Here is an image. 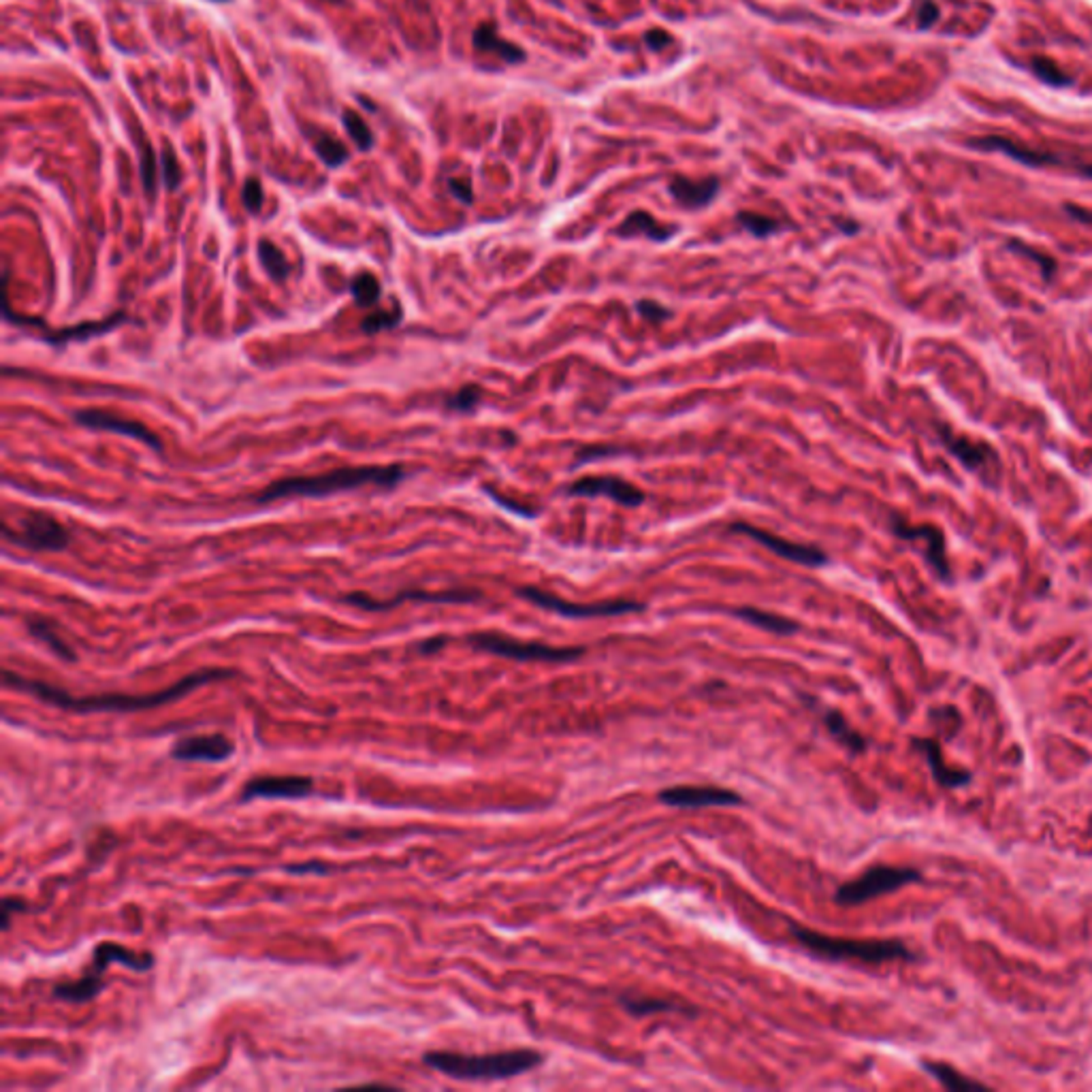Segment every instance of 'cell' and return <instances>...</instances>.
<instances>
[{
	"label": "cell",
	"mask_w": 1092,
	"mask_h": 1092,
	"mask_svg": "<svg viewBox=\"0 0 1092 1092\" xmlns=\"http://www.w3.org/2000/svg\"><path fill=\"white\" fill-rule=\"evenodd\" d=\"M717 193H719V179L717 178L690 179L679 175V178H675L670 182V194H672V199H675L681 207L687 209L706 207L709 203H713Z\"/></svg>",
	"instance_id": "18"
},
{
	"label": "cell",
	"mask_w": 1092,
	"mask_h": 1092,
	"mask_svg": "<svg viewBox=\"0 0 1092 1092\" xmlns=\"http://www.w3.org/2000/svg\"><path fill=\"white\" fill-rule=\"evenodd\" d=\"M570 495L579 497H608L619 506L636 508L644 502V493L617 476H585L568 486Z\"/></svg>",
	"instance_id": "16"
},
{
	"label": "cell",
	"mask_w": 1092,
	"mask_h": 1092,
	"mask_svg": "<svg viewBox=\"0 0 1092 1092\" xmlns=\"http://www.w3.org/2000/svg\"><path fill=\"white\" fill-rule=\"evenodd\" d=\"M73 416L75 423H79L81 427L95 429V431H114V434L126 435V438L139 439V442L147 444L150 448L156 450V453H160L162 450L158 435L154 434V431H150L143 423H139V421L118 416V414L107 412V410H77Z\"/></svg>",
	"instance_id": "13"
},
{
	"label": "cell",
	"mask_w": 1092,
	"mask_h": 1092,
	"mask_svg": "<svg viewBox=\"0 0 1092 1092\" xmlns=\"http://www.w3.org/2000/svg\"><path fill=\"white\" fill-rule=\"evenodd\" d=\"M160 165H162V179H165V186L169 190H175L182 182V167H179L178 154L173 150L169 143H165L162 147V156H160Z\"/></svg>",
	"instance_id": "35"
},
{
	"label": "cell",
	"mask_w": 1092,
	"mask_h": 1092,
	"mask_svg": "<svg viewBox=\"0 0 1092 1092\" xmlns=\"http://www.w3.org/2000/svg\"><path fill=\"white\" fill-rule=\"evenodd\" d=\"M792 936L800 947L817 958H826L832 962L856 960L867 964H881L894 960H915V954L909 947L894 939H843L824 932L811 931L805 926L792 924Z\"/></svg>",
	"instance_id": "4"
},
{
	"label": "cell",
	"mask_w": 1092,
	"mask_h": 1092,
	"mask_svg": "<svg viewBox=\"0 0 1092 1092\" xmlns=\"http://www.w3.org/2000/svg\"><path fill=\"white\" fill-rule=\"evenodd\" d=\"M478 402H481V388L476 384H467V387L459 388L455 395H450L446 399V406L455 412H470L478 406Z\"/></svg>",
	"instance_id": "37"
},
{
	"label": "cell",
	"mask_w": 1092,
	"mask_h": 1092,
	"mask_svg": "<svg viewBox=\"0 0 1092 1092\" xmlns=\"http://www.w3.org/2000/svg\"><path fill=\"white\" fill-rule=\"evenodd\" d=\"M448 188H450V193L455 194L457 199L461 201V203L470 205L472 201H474V194H472V186H470V182H466V179H457V178L448 179Z\"/></svg>",
	"instance_id": "43"
},
{
	"label": "cell",
	"mask_w": 1092,
	"mask_h": 1092,
	"mask_svg": "<svg viewBox=\"0 0 1092 1092\" xmlns=\"http://www.w3.org/2000/svg\"><path fill=\"white\" fill-rule=\"evenodd\" d=\"M5 536L11 542L20 544V546L28 551H37V553H41V551L58 553V551L67 549L68 542H71L67 527L60 525L53 517L41 513H32L21 518L20 529H16V532L5 527Z\"/></svg>",
	"instance_id": "9"
},
{
	"label": "cell",
	"mask_w": 1092,
	"mask_h": 1092,
	"mask_svg": "<svg viewBox=\"0 0 1092 1092\" xmlns=\"http://www.w3.org/2000/svg\"><path fill=\"white\" fill-rule=\"evenodd\" d=\"M139 171H142V182L147 197H156V156L154 150L147 143H142V154H139Z\"/></svg>",
	"instance_id": "34"
},
{
	"label": "cell",
	"mask_w": 1092,
	"mask_h": 1092,
	"mask_svg": "<svg viewBox=\"0 0 1092 1092\" xmlns=\"http://www.w3.org/2000/svg\"><path fill=\"white\" fill-rule=\"evenodd\" d=\"M518 596L527 602L536 604L544 611L557 612L561 617L568 619H596V617H617V615H630V612L644 611V604L632 600H611V602H593V604H576V602H565L561 597L546 593L536 587H523L518 589Z\"/></svg>",
	"instance_id": "8"
},
{
	"label": "cell",
	"mask_w": 1092,
	"mask_h": 1092,
	"mask_svg": "<svg viewBox=\"0 0 1092 1092\" xmlns=\"http://www.w3.org/2000/svg\"><path fill=\"white\" fill-rule=\"evenodd\" d=\"M737 220L742 229L749 230V233L755 237H769L779 230V222H777V220L762 214H753V211H738Z\"/></svg>",
	"instance_id": "33"
},
{
	"label": "cell",
	"mask_w": 1092,
	"mask_h": 1092,
	"mask_svg": "<svg viewBox=\"0 0 1092 1092\" xmlns=\"http://www.w3.org/2000/svg\"><path fill=\"white\" fill-rule=\"evenodd\" d=\"M894 533L900 536L904 540H924L926 542V560L931 561V565L936 570V574L941 579H947L950 576V565H947V557H946V540H943V533L939 532L932 525H918V527H909V525H904V523H894Z\"/></svg>",
	"instance_id": "17"
},
{
	"label": "cell",
	"mask_w": 1092,
	"mask_h": 1092,
	"mask_svg": "<svg viewBox=\"0 0 1092 1092\" xmlns=\"http://www.w3.org/2000/svg\"><path fill=\"white\" fill-rule=\"evenodd\" d=\"M26 627H28V632L37 638L39 643L45 644V647H48L53 655H58V658L64 659V662H77V655H75L73 647H71L68 643H64L63 638L58 636L56 627H53L52 623L48 621V619L30 617L26 621Z\"/></svg>",
	"instance_id": "27"
},
{
	"label": "cell",
	"mask_w": 1092,
	"mask_h": 1092,
	"mask_svg": "<svg viewBox=\"0 0 1092 1092\" xmlns=\"http://www.w3.org/2000/svg\"><path fill=\"white\" fill-rule=\"evenodd\" d=\"M922 1066H924L926 1071L931 1073V1076H935L936 1080L943 1084V1086L950 1088V1090L958 1092V1090H978V1088H983L982 1084L973 1082V1080H967V1077L960 1076L956 1069H951L950 1065H943V1062L926 1061V1062H922Z\"/></svg>",
	"instance_id": "30"
},
{
	"label": "cell",
	"mask_w": 1092,
	"mask_h": 1092,
	"mask_svg": "<svg viewBox=\"0 0 1092 1092\" xmlns=\"http://www.w3.org/2000/svg\"><path fill=\"white\" fill-rule=\"evenodd\" d=\"M470 647L482 653H491L497 658L514 659V662H544V664H565L585 655L583 647H553L544 643H527L517 638L504 636L495 632H478L467 636Z\"/></svg>",
	"instance_id": "6"
},
{
	"label": "cell",
	"mask_w": 1092,
	"mask_h": 1092,
	"mask_svg": "<svg viewBox=\"0 0 1092 1092\" xmlns=\"http://www.w3.org/2000/svg\"><path fill=\"white\" fill-rule=\"evenodd\" d=\"M399 320H402V314L399 312H376L369 314V316L363 320L361 327L365 333L371 335V333H380V331L384 329H391V327H395Z\"/></svg>",
	"instance_id": "39"
},
{
	"label": "cell",
	"mask_w": 1092,
	"mask_h": 1092,
	"mask_svg": "<svg viewBox=\"0 0 1092 1092\" xmlns=\"http://www.w3.org/2000/svg\"><path fill=\"white\" fill-rule=\"evenodd\" d=\"M423 1062L434 1071L463 1082H495L513 1080L544 1062V1054L529 1048L491 1052V1054H459V1052H425Z\"/></svg>",
	"instance_id": "3"
},
{
	"label": "cell",
	"mask_w": 1092,
	"mask_h": 1092,
	"mask_svg": "<svg viewBox=\"0 0 1092 1092\" xmlns=\"http://www.w3.org/2000/svg\"><path fill=\"white\" fill-rule=\"evenodd\" d=\"M111 962H118L122 967L131 969L135 973H146L154 967L152 954H137L128 947L114 943V941H103L92 951V962L86 969L84 975L71 982H60L53 986V997L67 1003L81 1005L95 1001L103 990V975Z\"/></svg>",
	"instance_id": "5"
},
{
	"label": "cell",
	"mask_w": 1092,
	"mask_h": 1092,
	"mask_svg": "<svg viewBox=\"0 0 1092 1092\" xmlns=\"http://www.w3.org/2000/svg\"><path fill=\"white\" fill-rule=\"evenodd\" d=\"M920 871L915 868H899V867H873L860 877L852 879L836 890L834 900L843 907H856L864 904L868 900L884 896V894L896 892L903 885L920 881Z\"/></svg>",
	"instance_id": "7"
},
{
	"label": "cell",
	"mask_w": 1092,
	"mask_h": 1092,
	"mask_svg": "<svg viewBox=\"0 0 1092 1092\" xmlns=\"http://www.w3.org/2000/svg\"><path fill=\"white\" fill-rule=\"evenodd\" d=\"M314 794V779L304 774H261L252 777L239 794V802L250 800H301Z\"/></svg>",
	"instance_id": "11"
},
{
	"label": "cell",
	"mask_w": 1092,
	"mask_h": 1092,
	"mask_svg": "<svg viewBox=\"0 0 1092 1092\" xmlns=\"http://www.w3.org/2000/svg\"><path fill=\"white\" fill-rule=\"evenodd\" d=\"M351 290L355 301L361 305V308H371V305H376L382 293L378 277L369 272H363L359 273V276H355Z\"/></svg>",
	"instance_id": "32"
},
{
	"label": "cell",
	"mask_w": 1092,
	"mask_h": 1092,
	"mask_svg": "<svg viewBox=\"0 0 1092 1092\" xmlns=\"http://www.w3.org/2000/svg\"><path fill=\"white\" fill-rule=\"evenodd\" d=\"M314 150L320 156V160L331 169L342 167L348 160V147L331 132H318L314 139Z\"/></svg>",
	"instance_id": "29"
},
{
	"label": "cell",
	"mask_w": 1092,
	"mask_h": 1092,
	"mask_svg": "<svg viewBox=\"0 0 1092 1092\" xmlns=\"http://www.w3.org/2000/svg\"><path fill=\"white\" fill-rule=\"evenodd\" d=\"M235 675H237L235 670L205 668V670H197V672H193V675L188 676H184V679H179L178 683H173L171 687L160 691H150V694H120V691H109V694H90V695H73L68 694V691L60 690V687L43 683V681L26 679V676L16 675V672H11V670H5L2 681H5V687H11V690L17 691H26V694L35 695L37 700L45 702V704L58 706V709H64V711L132 713V711H146V709H158V706L171 704V702L182 700L184 695L190 694V691L194 690H199V687L211 683V681L230 679V676Z\"/></svg>",
	"instance_id": "1"
},
{
	"label": "cell",
	"mask_w": 1092,
	"mask_h": 1092,
	"mask_svg": "<svg viewBox=\"0 0 1092 1092\" xmlns=\"http://www.w3.org/2000/svg\"><path fill=\"white\" fill-rule=\"evenodd\" d=\"M659 802L676 809H706V806H741L745 800L732 789L715 785H675L658 794Z\"/></svg>",
	"instance_id": "12"
},
{
	"label": "cell",
	"mask_w": 1092,
	"mask_h": 1092,
	"mask_svg": "<svg viewBox=\"0 0 1092 1092\" xmlns=\"http://www.w3.org/2000/svg\"><path fill=\"white\" fill-rule=\"evenodd\" d=\"M619 1003L621 1007L625 1009L627 1014H632L634 1018H644V1015L651 1014H666V1011H675V1014H685V1015H695L698 1011L695 1009H690L687 1005L681 1007L676 1001H666V998H655V997H625L619 998Z\"/></svg>",
	"instance_id": "23"
},
{
	"label": "cell",
	"mask_w": 1092,
	"mask_h": 1092,
	"mask_svg": "<svg viewBox=\"0 0 1092 1092\" xmlns=\"http://www.w3.org/2000/svg\"><path fill=\"white\" fill-rule=\"evenodd\" d=\"M235 753V742L225 734H194L173 742L171 758L178 762H226Z\"/></svg>",
	"instance_id": "14"
},
{
	"label": "cell",
	"mask_w": 1092,
	"mask_h": 1092,
	"mask_svg": "<svg viewBox=\"0 0 1092 1092\" xmlns=\"http://www.w3.org/2000/svg\"><path fill=\"white\" fill-rule=\"evenodd\" d=\"M241 201L246 205V209L250 214H258L263 207V201H265V193H263V184L258 182L257 178H248L246 184H244V190H241Z\"/></svg>",
	"instance_id": "38"
},
{
	"label": "cell",
	"mask_w": 1092,
	"mask_h": 1092,
	"mask_svg": "<svg viewBox=\"0 0 1092 1092\" xmlns=\"http://www.w3.org/2000/svg\"><path fill=\"white\" fill-rule=\"evenodd\" d=\"M936 17H939V7L932 0H922L920 11H918V26L931 28L936 21Z\"/></svg>",
	"instance_id": "42"
},
{
	"label": "cell",
	"mask_w": 1092,
	"mask_h": 1092,
	"mask_svg": "<svg viewBox=\"0 0 1092 1092\" xmlns=\"http://www.w3.org/2000/svg\"><path fill=\"white\" fill-rule=\"evenodd\" d=\"M342 124H344L346 132L351 135V139L356 143V147H359L361 152L371 150V146H374V132H371V128L367 126V122L363 120L361 115L352 109H344L342 111Z\"/></svg>",
	"instance_id": "31"
},
{
	"label": "cell",
	"mask_w": 1092,
	"mask_h": 1092,
	"mask_svg": "<svg viewBox=\"0 0 1092 1092\" xmlns=\"http://www.w3.org/2000/svg\"><path fill=\"white\" fill-rule=\"evenodd\" d=\"M258 261L276 282H284L290 273V263H288L286 254L269 239L258 241Z\"/></svg>",
	"instance_id": "28"
},
{
	"label": "cell",
	"mask_w": 1092,
	"mask_h": 1092,
	"mask_svg": "<svg viewBox=\"0 0 1092 1092\" xmlns=\"http://www.w3.org/2000/svg\"><path fill=\"white\" fill-rule=\"evenodd\" d=\"M732 615L742 621L751 623L755 627H762L766 632L779 634V636H788V634L798 632V623L792 621L788 617H781V615H774V612H766L760 611V608H751V606H742V608H734Z\"/></svg>",
	"instance_id": "26"
},
{
	"label": "cell",
	"mask_w": 1092,
	"mask_h": 1092,
	"mask_svg": "<svg viewBox=\"0 0 1092 1092\" xmlns=\"http://www.w3.org/2000/svg\"><path fill=\"white\" fill-rule=\"evenodd\" d=\"M820 715L824 726L832 734V738L841 742L843 747H847L853 753H862L867 749V738L857 730H853L841 713L834 711V709H820Z\"/></svg>",
	"instance_id": "25"
},
{
	"label": "cell",
	"mask_w": 1092,
	"mask_h": 1092,
	"mask_svg": "<svg viewBox=\"0 0 1092 1092\" xmlns=\"http://www.w3.org/2000/svg\"><path fill=\"white\" fill-rule=\"evenodd\" d=\"M406 478L402 466H361L342 467L318 476H293L272 482L258 495L252 497L254 504H272L282 497H324L342 491H355L365 485L393 489Z\"/></svg>",
	"instance_id": "2"
},
{
	"label": "cell",
	"mask_w": 1092,
	"mask_h": 1092,
	"mask_svg": "<svg viewBox=\"0 0 1092 1092\" xmlns=\"http://www.w3.org/2000/svg\"><path fill=\"white\" fill-rule=\"evenodd\" d=\"M644 43L648 45V49L662 52V49L668 48L670 43H672V37H670L666 30H648L647 35H644Z\"/></svg>",
	"instance_id": "44"
},
{
	"label": "cell",
	"mask_w": 1092,
	"mask_h": 1092,
	"mask_svg": "<svg viewBox=\"0 0 1092 1092\" xmlns=\"http://www.w3.org/2000/svg\"><path fill=\"white\" fill-rule=\"evenodd\" d=\"M446 643H448V638H446V636L427 638V640H423V643H418L416 651L421 655H434V653H438V651H442Z\"/></svg>",
	"instance_id": "46"
},
{
	"label": "cell",
	"mask_w": 1092,
	"mask_h": 1092,
	"mask_svg": "<svg viewBox=\"0 0 1092 1092\" xmlns=\"http://www.w3.org/2000/svg\"><path fill=\"white\" fill-rule=\"evenodd\" d=\"M434 602V604H470V602L481 600V593L478 591L472 589H448V591H418V589H410V591H402L399 596L391 597V600H376V597H369L365 593H348V596L342 597V602L346 604H351V606L361 608V611H369V612H382V611H391V608L399 606L402 602Z\"/></svg>",
	"instance_id": "10"
},
{
	"label": "cell",
	"mask_w": 1092,
	"mask_h": 1092,
	"mask_svg": "<svg viewBox=\"0 0 1092 1092\" xmlns=\"http://www.w3.org/2000/svg\"><path fill=\"white\" fill-rule=\"evenodd\" d=\"M288 873H295V875L318 873V875H324V873H329V871H327V867H324V864H320V862H305V864H290V867H288Z\"/></svg>",
	"instance_id": "47"
},
{
	"label": "cell",
	"mask_w": 1092,
	"mask_h": 1092,
	"mask_svg": "<svg viewBox=\"0 0 1092 1092\" xmlns=\"http://www.w3.org/2000/svg\"><path fill=\"white\" fill-rule=\"evenodd\" d=\"M941 439H943V444L947 446L951 455L958 457V459L969 467V470H979V467L986 466V461H988L990 453L986 446L975 444L973 439L960 438V435L950 434L947 429H941Z\"/></svg>",
	"instance_id": "24"
},
{
	"label": "cell",
	"mask_w": 1092,
	"mask_h": 1092,
	"mask_svg": "<svg viewBox=\"0 0 1092 1092\" xmlns=\"http://www.w3.org/2000/svg\"><path fill=\"white\" fill-rule=\"evenodd\" d=\"M1033 71H1035V73L1039 75L1041 79H1043L1045 84H1050V86H1069V84H1071V77L1062 73L1061 68H1058V64L1052 63V60H1048V58H1035V60H1033Z\"/></svg>",
	"instance_id": "36"
},
{
	"label": "cell",
	"mask_w": 1092,
	"mask_h": 1092,
	"mask_svg": "<svg viewBox=\"0 0 1092 1092\" xmlns=\"http://www.w3.org/2000/svg\"><path fill=\"white\" fill-rule=\"evenodd\" d=\"M13 911H26V907H24V900L2 899V918H0V922H2V931H9L11 913H13Z\"/></svg>",
	"instance_id": "45"
},
{
	"label": "cell",
	"mask_w": 1092,
	"mask_h": 1092,
	"mask_svg": "<svg viewBox=\"0 0 1092 1092\" xmlns=\"http://www.w3.org/2000/svg\"><path fill=\"white\" fill-rule=\"evenodd\" d=\"M214 2H226V0H214Z\"/></svg>",
	"instance_id": "49"
},
{
	"label": "cell",
	"mask_w": 1092,
	"mask_h": 1092,
	"mask_svg": "<svg viewBox=\"0 0 1092 1092\" xmlns=\"http://www.w3.org/2000/svg\"><path fill=\"white\" fill-rule=\"evenodd\" d=\"M732 532H741L749 538H753L755 542L764 544L766 549L773 551L774 555H779L783 560L794 561V564L800 565H811V568H817V565H824L828 561L826 553L817 546H806V544H796V542H788V540L779 538V536H774V533L766 532V529L753 527L749 523H734L732 525Z\"/></svg>",
	"instance_id": "15"
},
{
	"label": "cell",
	"mask_w": 1092,
	"mask_h": 1092,
	"mask_svg": "<svg viewBox=\"0 0 1092 1092\" xmlns=\"http://www.w3.org/2000/svg\"><path fill=\"white\" fill-rule=\"evenodd\" d=\"M636 309L640 312L643 318L651 320V323H664V320H668L670 316H672L668 308H664V305L658 304V301H651V299H644V301L636 304Z\"/></svg>",
	"instance_id": "40"
},
{
	"label": "cell",
	"mask_w": 1092,
	"mask_h": 1092,
	"mask_svg": "<svg viewBox=\"0 0 1092 1092\" xmlns=\"http://www.w3.org/2000/svg\"><path fill=\"white\" fill-rule=\"evenodd\" d=\"M621 237H647L651 241H666L676 233V226L664 225L648 211H632L617 229Z\"/></svg>",
	"instance_id": "20"
},
{
	"label": "cell",
	"mask_w": 1092,
	"mask_h": 1092,
	"mask_svg": "<svg viewBox=\"0 0 1092 1092\" xmlns=\"http://www.w3.org/2000/svg\"><path fill=\"white\" fill-rule=\"evenodd\" d=\"M915 747L924 753L926 762L931 766L936 783H939L941 788H962V785H967L969 781H971V774H969L967 770L950 769V766H947L946 760H943V753H941L939 742L922 738V741H915Z\"/></svg>",
	"instance_id": "19"
},
{
	"label": "cell",
	"mask_w": 1092,
	"mask_h": 1092,
	"mask_svg": "<svg viewBox=\"0 0 1092 1092\" xmlns=\"http://www.w3.org/2000/svg\"><path fill=\"white\" fill-rule=\"evenodd\" d=\"M1077 173H1080V175H1084V178L1092 179V165H1082V167H1077Z\"/></svg>",
	"instance_id": "48"
},
{
	"label": "cell",
	"mask_w": 1092,
	"mask_h": 1092,
	"mask_svg": "<svg viewBox=\"0 0 1092 1092\" xmlns=\"http://www.w3.org/2000/svg\"><path fill=\"white\" fill-rule=\"evenodd\" d=\"M474 48L478 52H486V53H495L508 64H518L525 60V52H523L518 45L514 43L506 41L497 35V28L493 24H481V26L474 30Z\"/></svg>",
	"instance_id": "21"
},
{
	"label": "cell",
	"mask_w": 1092,
	"mask_h": 1092,
	"mask_svg": "<svg viewBox=\"0 0 1092 1092\" xmlns=\"http://www.w3.org/2000/svg\"><path fill=\"white\" fill-rule=\"evenodd\" d=\"M971 146L982 147V150H1001L1009 158H1014V160L1022 162V165H1029V167H1043V165H1058L1061 162L1058 156L1033 152V150H1026V147H1020L1015 143L1007 142L1005 137H982V139H975Z\"/></svg>",
	"instance_id": "22"
},
{
	"label": "cell",
	"mask_w": 1092,
	"mask_h": 1092,
	"mask_svg": "<svg viewBox=\"0 0 1092 1092\" xmlns=\"http://www.w3.org/2000/svg\"><path fill=\"white\" fill-rule=\"evenodd\" d=\"M1009 248H1011L1014 252H1020L1022 257H1029V258H1033V261L1039 263V267L1043 269L1045 280H1050L1052 273H1054V269H1056V265H1054V261H1052V258L1043 257V254H1037V252H1033L1029 246L1020 244V241H1011V244H1009Z\"/></svg>",
	"instance_id": "41"
}]
</instances>
